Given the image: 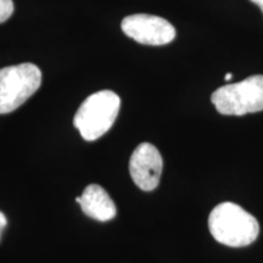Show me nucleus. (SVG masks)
I'll list each match as a JSON object with an SVG mask.
<instances>
[{
	"instance_id": "1",
	"label": "nucleus",
	"mask_w": 263,
	"mask_h": 263,
	"mask_svg": "<svg viewBox=\"0 0 263 263\" xmlns=\"http://www.w3.org/2000/svg\"><path fill=\"white\" fill-rule=\"evenodd\" d=\"M209 228L217 241L232 248L252 244L259 233L257 219L233 202L219 203L212 210Z\"/></svg>"
},
{
	"instance_id": "8",
	"label": "nucleus",
	"mask_w": 263,
	"mask_h": 263,
	"mask_svg": "<svg viewBox=\"0 0 263 263\" xmlns=\"http://www.w3.org/2000/svg\"><path fill=\"white\" fill-rule=\"evenodd\" d=\"M14 2L12 0H0V24L8 21L14 14Z\"/></svg>"
},
{
	"instance_id": "4",
	"label": "nucleus",
	"mask_w": 263,
	"mask_h": 263,
	"mask_svg": "<svg viewBox=\"0 0 263 263\" xmlns=\"http://www.w3.org/2000/svg\"><path fill=\"white\" fill-rule=\"evenodd\" d=\"M42 84V72L33 64L0 68V115L10 114L26 103Z\"/></svg>"
},
{
	"instance_id": "5",
	"label": "nucleus",
	"mask_w": 263,
	"mask_h": 263,
	"mask_svg": "<svg viewBox=\"0 0 263 263\" xmlns=\"http://www.w3.org/2000/svg\"><path fill=\"white\" fill-rule=\"evenodd\" d=\"M121 27L127 37L144 45H166L176 38V28L172 24L154 15L127 16L122 20Z\"/></svg>"
},
{
	"instance_id": "9",
	"label": "nucleus",
	"mask_w": 263,
	"mask_h": 263,
	"mask_svg": "<svg viewBox=\"0 0 263 263\" xmlns=\"http://www.w3.org/2000/svg\"><path fill=\"white\" fill-rule=\"evenodd\" d=\"M6 224H8V219H6V217H5L4 213L0 211V239H2L3 230L5 229Z\"/></svg>"
},
{
	"instance_id": "3",
	"label": "nucleus",
	"mask_w": 263,
	"mask_h": 263,
	"mask_svg": "<svg viewBox=\"0 0 263 263\" xmlns=\"http://www.w3.org/2000/svg\"><path fill=\"white\" fill-rule=\"evenodd\" d=\"M211 101L219 114L244 116L263 110V74L250 76L238 83L227 84L213 91Z\"/></svg>"
},
{
	"instance_id": "2",
	"label": "nucleus",
	"mask_w": 263,
	"mask_h": 263,
	"mask_svg": "<svg viewBox=\"0 0 263 263\" xmlns=\"http://www.w3.org/2000/svg\"><path fill=\"white\" fill-rule=\"evenodd\" d=\"M120 106L121 99L112 90H100L91 94L76 112L74 127L84 140H97L114 126Z\"/></svg>"
},
{
	"instance_id": "11",
	"label": "nucleus",
	"mask_w": 263,
	"mask_h": 263,
	"mask_svg": "<svg viewBox=\"0 0 263 263\" xmlns=\"http://www.w3.org/2000/svg\"><path fill=\"white\" fill-rule=\"evenodd\" d=\"M232 78H233V74H232V73H227L226 77H224V80H226L227 82H228V81L232 80Z\"/></svg>"
},
{
	"instance_id": "7",
	"label": "nucleus",
	"mask_w": 263,
	"mask_h": 263,
	"mask_svg": "<svg viewBox=\"0 0 263 263\" xmlns=\"http://www.w3.org/2000/svg\"><path fill=\"white\" fill-rule=\"evenodd\" d=\"M81 209L85 215L99 222H107L116 216V205L106 190L90 184L81 195Z\"/></svg>"
},
{
	"instance_id": "10",
	"label": "nucleus",
	"mask_w": 263,
	"mask_h": 263,
	"mask_svg": "<svg viewBox=\"0 0 263 263\" xmlns=\"http://www.w3.org/2000/svg\"><path fill=\"white\" fill-rule=\"evenodd\" d=\"M250 2H252L254 4L258 5L259 9H261V11L263 12V0H250Z\"/></svg>"
},
{
	"instance_id": "6",
	"label": "nucleus",
	"mask_w": 263,
	"mask_h": 263,
	"mask_svg": "<svg viewBox=\"0 0 263 263\" xmlns=\"http://www.w3.org/2000/svg\"><path fill=\"white\" fill-rule=\"evenodd\" d=\"M163 170L160 151L150 143H141L132 154L129 173L138 188L151 192L159 185Z\"/></svg>"
}]
</instances>
